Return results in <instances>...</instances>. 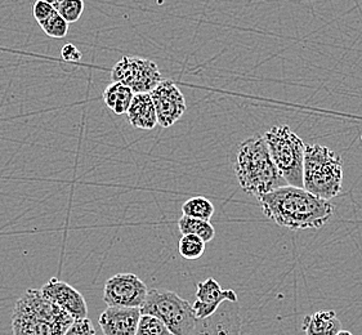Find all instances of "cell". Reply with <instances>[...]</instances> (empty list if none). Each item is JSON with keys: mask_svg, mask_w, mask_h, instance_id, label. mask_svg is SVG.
I'll use <instances>...</instances> for the list:
<instances>
[{"mask_svg": "<svg viewBox=\"0 0 362 335\" xmlns=\"http://www.w3.org/2000/svg\"><path fill=\"white\" fill-rule=\"evenodd\" d=\"M258 201L268 219L294 231L320 230L334 213V205L329 200L316 196L303 187L289 184L262 195Z\"/></svg>", "mask_w": 362, "mask_h": 335, "instance_id": "obj_1", "label": "cell"}, {"mask_svg": "<svg viewBox=\"0 0 362 335\" xmlns=\"http://www.w3.org/2000/svg\"><path fill=\"white\" fill-rule=\"evenodd\" d=\"M235 175L240 187L257 199L288 184L272 160L264 134L262 133H257L240 145L236 153Z\"/></svg>", "mask_w": 362, "mask_h": 335, "instance_id": "obj_2", "label": "cell"}, {"mask_svg": "<svg viewBox=\"0 0 362 335\" xmlns=\"http://www.w3.org/2000/svg\"><path fill=\"white\" fill-rule=\"evenodd\" d=\"M75 321L40 289H28L16 302L12 315L13 335H65Z\"/></svg>", "mask_w": 362, "mask_h": 335, "instance_id": "obj_3", "label": "cell"}, {"mask_svg": "<svg viewBox=\"0 0 362 335\" xmlns=\"http://www.w3.org/2000/svg\"><path fill=\"white\" fill-rule=\"evenodd\" d=\"M343 186V161L337 153L321 145H305L303 189L330 200Z\"/></svg>", "mask_w": 362, "mask_h": 335, "instance_id": "obj_4", "label": "cell"}, {"mask_svg": "<svg viewBox=\"0 0 362 335\" xmlns=\"http://www.w3.org/2000/svg\"><path fill=\"white\" fill-rule=\"evenodd\" d=\"M263 134L271 158L286 183L303 187L305 142L288 125H275Z\"/></svg>", "mask_w": 362, "mask_h": 335, "instance_id": "obj_5", "label": "cell"}, {"mask_svg": "<svg viewBox=\"0 0 362 335\" xmlns=\"http://www.w3.org/2000/svg\"><path fill=\"white\" fill-rule=\"evenodd\" d=\"M142 314L153 315L163 321L173 335H189L197 324L194 306L169 290L148 289Z\"/></svg>", "mask_w": 362, "mask_h": 335, "instance_id": "obj_6", "label": "cell"}, {"mask_svg": "<svg viewBox=\"0 0 362 335\" xmlns=\"http://www.w3.org/2000/svg\"><path fill=\"white\" fill-rule=\"evenodd\" d=\"M111 81L131 88L134 93H151L163 78L159 67L151 59L124 56L114 66Z\"/></svg>", "mask_w": 362, "mask_h": 335, "instance_id": "obj_7", "label": "cell"}, {"mask_svg": "<svg viewBox=\"0 0 362 335\" xmlns=\"http://www.w3.org/2000/svg\"><path fill=\"white\" fill-rule=\"evenodd\" d=\"M148 294V288L134 274H119L110 277L103 289L107 306L141 308Z\"/></svg>", "mask_w": 362, "mask_h": 335, "instance_id": "obj_8", "label": "cell"}, {"mask_svg": "<svg viewBox=\"0 0 362 335\" xmlns=\"http://www.w3.org/2000/svg\"><path fill=\"white\" fill-rule=\"evenodd\" d=\"M150 95L156 109L158 122L163 128L175 124L187 110L185 95L173 81H161Z\"/></svg>", "mask_w": 362, "mask_h": 335, "instance_id": "obj_9", "label": "cell"}, {"mask_svg": "<svg viewBox=\"0 0 362 335\" xmlns=\"http://www.w3.org/2000/svg\"><path fill=\"white\" fill-rule=\"evenodd\" d=\"M195 295L196 302L192 306L197 320H204L216 314L223 302L238 303L236 293L232 289H223L213 277L197 284Z\"/></svg>", "mask_w": 362, "mask_h": 335, "instance_id": "obj_10", "label": "cell"}, {"mask_svg": "<svg viewBox=\"0 0 362 335\" xmlns=\"http://www.w3.org/2000/svg\"><path fill=\"white\" fill-rule=\"evenodd\" d=\"M236 303L228 302L219 307L217 312L197 321L189 335H241V316Z\"/></svg>", "mask_w": 362, "mask_h": 335, "instance_id": "obj_11", "label": "cell"}, {"mask_svg": "<svg viewBox=\"0 0 362 335\" xmlns=\"http://www.w3.org/2000/svg\"><path fill=\"white\" fill-rule=\"evenodd\" d=\"M40 290L53 303H56L57 306L64 308L66 312L71 315L75 320L87 319V302L71 285L53 277Z\"/></svg>", "mask_w": 362, "mask_h": 335, "instance_id": "obj_12", "label": "cell"}, {"mask_svg": "<svg viewBox=\"0 0 362 335\" xmlns=\"http://www.w3.org/2000/svg\"><path fill=\"white\" fill-rule=\"evenodd\" d=\"M141 315V308L109 306L98 322L105 335H136Z\"/></svg>", "mask_w": 362, "mask_h": 335, "instance_id": "obj_13", "label": "cell"}, {"mask_svg": "<svg viewBox=\"0 0 362 335\" xmlns=\"http://www.w3.org/2000/svg\"><path fill=\"white\" fill-rule=\"evenodd\" d=\"M127 115L132 127L137 129L151 131L159 124L153 97L150 93H134Z\"/></svg>", "mask_w": 362, "mask_h": 335, "instance_id": "obj_14", "label": "cell"}, {"mask_svg": "<svg viewBox=\"0 0 362 335\" xmlns=\"http://www.w3.org/2000/svg\"><path fill=\"white\" fill-rule=\"evenodd\" d=\"M302 329L305 335H337L341 330V324L337 314L327 310L305 316Z\"/></svg>", "mask_w": 362, "mask_h": 335, "instance_id": "obj_15", "label": "cell"}, {"mask_svg": "<svg viewBox=\"0 0 362 335\" xmlns=\"http://www.w3.org/2000/svg\"><path fill=\"white\" fill-rule=\"evenodd\" d=\"M133 97H134V92L131 88L117 81H112L109 87L103 90V95H102L103 102L106 103V106L116 115L127 114Z\"/></svg>", "mask_w": 362, "mask_h": 335, "instance_id": "obj_16", "label": "cell"}, {"mask_svg": "<svg viewBox=\"0 0 362 335\" xmlns=\"http://www.w3.org/2000/svg\"><path fill=\"white\" fill-rule=\"evenodd\" d=\"M178 228L182 235H196L202 237L205 242H209L216 236V230L210 223V221L192 218L187 216H183L178 221Z\"/></svg>", "mask_w": 362, "mask_h": 335, "instance_id": "obj_17", "label": "cell"}, {"mask_svg": "<svg viewBox=\"0 0 362 335\" xmlns=\"http://www.w3.org/2000/svg\"><path fill=\"white\" fill-rule=\"evenodd\" d=\"M182 213H183V216L192 217V218L210 221L214 214V205L206 197H191L185 204L182 205Z\"/></svg>", "mask_w": 362, "mask_h": 335, "instance_id": "obj_18", "label": "cell"}, {"mask_svg": "<svg viewBox=\"0 0 362 335\" xmlns=\"http://www.w3.org/2000/svg\"><path fill=\"white\" fill-rule=\"evenodd\" d=\"M205 244L206 242L196 235H182L181 240L178 242V252L182 258L195 261L204 254Z\"/></svg>", "mask_w": 362, "mask_h": 335, "instance_id": "obj_19", "label": "cell"}, {"mask_svg": "<svg viewBox=\"0 0 362 335\" xmlns=\"http://www.w3.org/2000/svg\"><path fill=\"white\" fill-rule=\"evenodd\" d=\"M136 335H172L163 321L153 315L142 314Z\"/></svg>", "mask_w": 362, "mask_h": 335, "instance_id": "obj_20", "label": "cell"}, {"mask_svg": "<svg viewBox=\"0 0 362 335\" xmlns=\"http://www.w3.org/2000/svg\"><path fill=\"white\" fill-rule=\"evenodd\" d=\"M40 28L48 37L54 39H62L69 34V22L66 21L62 16L56 12L48 20L40 23Z\"/></svg>", "mask_w": 362, "mask_h": 335, "instance_id": "obj_21", "label": "cell"}, {"mask_svg": "<svg viewBox=\"0 0 362 335\" xmlns=\"http://www.w3.org/2000/svg\"><path fill=\"white\" fill-rule=\"evenodd\" d=\"M84 8V0H62V3L57 7V12L69 23H75L83 16Z\"/></svg>", "mask_w": 362, "mask_h": 335, "instance_id": "obj_22", "label": "cell"}, {"mask_svg": "<svg viewBox=\"0 0 362 335\" xmlns=\"http://www.w3.org/2000/svg\"><path fill=\"white\" fill-rule=\"evenodd\" d=\"M56 12H57V9L49 3L44 1V0H37L35 4L33 6V15L35 17V20H37L39 25L45 20H48Z\"/></svg>", "mask_w": 362, "mask_h": 335, "instance_id": "obj_23", "label": "cell"}, {"mask_svg": "<svg viewBox=\"0 0 362 335\" xmlns=\"http://www.w3.org/2000/svg\"><path fill=\"white\" fill-rule=\"evenodd\" d=\"M65 335H95V329L92 321L87 319H79L73 322V325L67 329Z\"/></svg>", "mask_w": 362, "mask_h": 335, "instance_id": "obj_24", "label": "cell"}, {"mask_svg": "<svg viewBox=\"0 0 362 335\" xmlns=\"http://www.w3.org/2000/svg\"><path fill=\"white\" fill-rule=\"evenodd\" d=\"M61 56L66 62H78L83 57L81 52L74 44H66L61 49Z\"/></svg>", "mask_w": 362, "mask_h": 335, "instance_id": "obj_25", "label": "cell"}, {"mask_svg": "<svg viewBox=\"0 0 362 335\" xmlns=\"http://www.w3.org/2000/svg\"><path fill=\"white\" fill-rule=\"evenodd\" d=\"M44 1H47V3H49V4H52L53 7L56 8L57 9L58 6L62 3V0H44Z\"/></svg>", "mask_w": 362, "mask_h": 335, "instance_id": "obj_26", "label": "cell"}, {"mask_svg": "<svg viewBox=\"0 0 362 335\" xmlns=\"http://www.w3.org/2000/svg\"><path fill=\"white\" fill-rule=\"evenodd\" d=\"M337 335H354L352 334V333H351V331H348V330H343V329H341V331H339V333H338V334Z\"/></svg>", "mask_w": 362, "mask_h": 335, "instance_id": "obj_27", "label": "cell"}, {"mask_svg": "<svg viewBox=\"0 0 362 335\" xmlns=\"http://www.w3.org/2000/svg\"><path fill=\"white\" fill-rule=\"evenodd\" d=\"M172 335H173V334H172Z\"/></svg>", "mask_w": 362, "mask_h": 335, "instance_id": "obj_28", "label": "cell"}]
</instances>
